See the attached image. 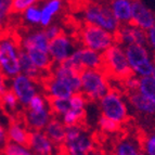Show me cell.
<instances>
[{"mask_svg":"<svg viewBox=\"0 0 155 155\" xmlns=\"http://www.w3.org/2000/svg\"><path fill=\"white\" fill-rule=\"evenodd\" d=\"M44 131L59 149H62V145L65 141V134H66V126L62 122V119L53 115L46 125Z\"/></svg>","mask_w":155,"mask_h":155,"instance_id":"cell-20","label":"cell"},{"mask_svg":"<svg viewBox=\"0 0 155 155\" xmlns=\"http://www.w3.org/2000/svg\"><path fill=\"white\" fill-rule=\"evenodd\" d=\"M1 97H2V109L7 113L14 114L15 112H18V107L21 105H20V102H18V98H16V96L12 90L9 89Z\"/></svg>","mask_w":155,"mask_h":155,"instance_id":"cell-31","label":"cell"},{"mask_svg":"<svg viewBox=\"0 0 155 155\" xmlns=\"http://www.w3.org/2000/svg\"><path fill=\"white\" fill-rule=\"evenodd\" d=\"M78 40L81 46L103 53L107 48L116 42L115 34L92 24H85L79 29Z\"/></svg>","mask_w":155,"mask_h":155,"instance_id":"cell-5","label":"cell"},{"mask_svg":"<svg viewBox=\"0 0 155 155\" xmlns=\"http://www.w3.org/2000/svg\"><path fill=\"white\" fill-rule=\"evenodd\" d=\"M152 75H153V76H154V77H155V70H154V72H153V74H152Z\"/></svg>","mask_w":155,"mask_h":155,"instance_id":"cell-45","label":"cell"},{"mask_svg":"<svg viewBox=\"0 0 155 155\" xmlns=\"http://www.w3.org/2000/svg\"><path fill=\"white\" fill-rule=\"evenodd\" d=\"M44 29H45V31H46V35L48 36V38H49L50 40L55 38L57 36H59V35H61V34L63 33L62 26L57 23H51L49 26L45 27Z\"/></svg>","mask_w":155,"mask_h":155,"instance_id":"cell-39","label":"cell"},{"mask_svg":"<svg viewBox=\"0 0 155 155\" xmlns=\"http://www.w3.org/2000/svg\"><path fill=\"white\" fill-rule=\"evenodd\" d=\"M22 20L29 26H40L41 22V7L38 5H31L21 13Z\"/></svg>","mask_w":155,"mask_h":155,"instance_id":"cell-28","label":"cell"},{"mask_svg":"<svg viewBox=\"0 0 155 155\" xmlns=\"http://www.w3.org/2000/svg\"><path fill=\"white\" fill-rule=\"evenodd\" d=\"M131 24L149 31L155 25V13L141 0H132Z\"/></svg>","mask_w":155,"mask_h":155,"instance_id":"cell-15","label":"cell"},{"mask_svg":"<svg viewBox=\"0 0 155 155\" xmlns=\"http://www.w3.org/2000/svg\"><path fill=\"white\" fill-rule=\"evenodd\" d=\"M64 63L79 72L87 68H103V53L81 46L75 48Z\"/></svg>","mask_w":155,"mask_h":155,"instance_id":"cell-9","label":"cell"},{"mask_svg":"<svg viewBox=\"0 0 155 155\" xmlns=\"http://www.w3.org/2000/svg\"><path fill=\"white\" fill-rule=\"evenodd\" d=\"M52 116L53 114L49 105L39 110L25 107L23 113V122L29 130H44Z\"/></svg>","mask_w":155,"mask_h":155,"instance_id":"cell-16","label":"cell"},{"mask_svg":"<svg viewBox=\"0 0 155 155\" xmlns=\"http://www.w3.org/2000/svg\"><path fill=\"white\" fill-rule=\"evenodd\" d=\"M116 41L124 47L128 45H147V31L140 28L131 23L122 24L115 33Z\"/></svg>","mask_w":155,"mask_h":155,"instance_id":"cell-12","label":"cell"},{"mask_svg":"<svg viewBox=\"0 0 155 155\" xmlns=\"http://www.w3.org/2000/svg\"><path fill=\"white\" fill-rule=\"evenodd\" d=\"M83 18L85 24H92L106 29L111 33H116L120 24L113 15L107 2L89 3L83 10Z\"/></svg>","mask_w":155,"mask_h":155,"instance_id":"cell-7","label":"cell"},{"mask_svg":"<svg viewBox=\"0 0 155 155\" xmlns=\"http://www.w3.org/2000/svg\"><path fill=\"white\" fill-rule=\"evenodd\" d=\"M40 0H12V13L21 14L23 11L31 5H38Z\"/></svg>","mask_w":155,"mask_h":155,"instance_id":"cell-36","label":"cell"},{"mask_svg":"<svg viewBox=\"0 0 155 155\" xmlns=\"http://www.w3.org/2000/svg\"><path fill=\"white\" fill-rule=\"evenodd\" d=\"M98 103L101 114L113 119L114 122L118 123L119 125L124 124L128 119L129 104L119 91L110 89L109 92L98 101Z\"/></svg>","mask_w":155,"mask_h":155,"instance_id":"cell-6","label":"cell"},{"mask_svg":"<svg viewBox=\"0 0 155 155\" xmlns=\"http://www.w3.org/2000/svg\"><path fill=\"white\" fill-rule=\"evenodd\" d=\"M8 141H9V138H8L7 128H5L3 125L0 124V152H2L3 147L8 143Z\"/></svg>","mask_w":155,"mask_h":155,"instance_id":"cell-42","label":"cell"},{"mask_svg":"<svg viewBox=\"0 0 155 155\" xmlns=\"http://www.w3.org/2000/svg\"><path fill=\"white\" fill-rule=\"evenodd\" d=\"M49 42L50 39L46 35L44 28L28 31L20 39V46L24 50L40 49L49 52Z\"/></svg>","mask_w":155,"mask_h":155,"instance_id":"cell-18","label":"cell"},{"mask_svg":"<svg viewBox=\"0 0 155 155\" xmlns=\"http://www.w3.org/2000/svg\"><path fill=\"white\" fill-rule=\"evenodd\" d=\"M107 5L120 25L131 23L132 0H109Z\"/></svg>","mask_w":155,"mask_h":155,"instance_id":"cell-21","label":"cell"},{"mask_svg":"<svg viewBox=\"0 0 155 155\" xmlns=\"http://www.w3.org/2000/svg\"><path fill=\"white\" fill-rule=\"evenodd\" d=\"M48 100H49L50 110H51L52 114H53L54 116L61 117L71 109L70 99H63V98L49 99L48 98Z\"/></svg>","mask_w":155,"mask_h":155,"instance_id":"cell-30","label":"cell"},{"mask_svg":"<svg viewBox=\"0 0 155 155\" xmlns=\"http://www.w3.org/2000/svg\"><path fill=\"white\" fill-rule=\"evenodd\" d=\"M37 80L26 76L25 74H18L10 79V90L14 92L20 105L25 109L31 100L39 93V86Z\"/></svg>","mask_w":155,"mask_h":155,"instance_id":"cell-10","label":"cell"},{"mask_svg":"<svg viewBox=\"0 0 155 155\" xmlns=\"http://www.w3.org/2000/svg\"><path fill=\"white\" fill-rule=\"evenodd\" d=\"M75 48V41L65 33L51 39L49 42V54L53 61V64L63 63L72 54Z\"/></svg>","mask_w":155,"mask_h":155,"instance_id":"cell-11","label":"cell"},{"mask_svg":"<svg viewBox=\"0 0 155 155\" xmlns=\"http://www.w3.org/2000/svg\"><path fill=\"white\" fill-rule=\"evenodd\" d=\"M63 9V0H46L41 7V22L42 28L49 26L53 22V18Z\"/></svg>","mask_w":155,"mask_h":155,"instance_id":"cell-24","label":"cell"},{"mask_svg":"<svg viewBox=\"0 0 155 155\" xmlns=\"http://www.w3.org/2000/svg\"><path fill=\"white\" fill-rule=\"evenodd\" d=\"M81 92L90 102H98L111 89L109 75L103 68H87L80 72Z\"/></svg>","mask_w":155,"mask_h":155,"instance_id":"cell-1","label":"cell"},{"mask_svg":"<svg viewBox=\"0 0 155 155\" xmlns=\"http://www.w3.org/2000/svg\"><path fill=\"white\" fill-rule=\"evenodd\" d=\"M41 85L44 87V92L49 99L53 98H63L70 99L74 93L73 89L64 80L60 79L58 77L52 76L49 73V75L46 76L41 81Z\"/></svg>","mask_w":155,"mask_h":155,"instance_id":"cell-14","label":"cell"},{"mask_svg":"<svg viewBox=\"0 0 155 155\" xmlns=\"http://www.w3.org/2000/svg\"><path fill=\"white\" fill-rule=\"evenodd\" d=\"M142 154L155 155V131L147 134L141 142Z\"/></svg>","mask_w":155,"mask_h":155,"instance_id":"cell-37","label":"cell"},{"mask_svg":"<svg viewBox=\"0 0 155 155\" xmlns=\"http://www.w3.org/2000/svg\"><path fill=\"white\" fill-rule=\"evenodd\" d=\"M127 102L134 112L147 117L155 116V104L149 99L143 97L139 91L128 93Z\"/></svg>","mask_w":155,"mask_h":155,"instance_id":"cell-19","label":"cell"},{"mask_svg":"<svg viewBox=\"0 0 155 155\" xmlns=\"http://www.w3.org/2000/svg\"><path fill=\"white\" fill-rule=\"evenodd\" d=\"M113 152L117 155H139L142 154L141 142L132 138H124L117 141Z\"/></svg>","mask_w":155,"mask_h":155,"instance_id":"cell-25","label":"cell"},{"mask_svg":"<svg viewBox=\"0 0 155 155\" xmlns=\"http://www.w3.org/2000/svg\"><path fill=\"white\" fill-rule=\"evenodd\" d=\"M18 60H20V70L22 74H25L26 76L37 80V81H42L44 78L48 75H44V73L39 70L37 65L33 62V60L28 55L27 51L24 49L20 50L18 54Z\"/></svg>","mask_w":155,"mask_h":155,"instance_id":"cell-23","label":"cell"},{"mask_svg":"<svg viewBox=\"0 0 155 155\" xmlns=\"http://www.w3.org/2000/svg\"><path fill=\"white\" fill-rule=\"evenodd\" d=\"M50 74L54 77L64 80L71 86L74 92L81 91V78H80V72L75 70L74 67L63 63L53 64L50 71Z\"/></svg>","mask_w":155,"mask_h":155,"instance_id":"cell-17","label":"cell"},{"mask_svg":"<svg viewBox=\"0 0 155 155\" xmlns=\"http://www.w3.org/2000/svg\"><path fill=\"white\" fill-rule=\"evenodd\" d=\"M20 40H16L11 36L1 37L0 48V71L9 79L21 73L20 70Z\"/></svg>","mask_w":155,"mask_h":155,"instance_id":"cell-8","label":"cell"},{"mask_svg":"<svg viewBox=\"0 0 155 155\" xmlns=\"http://www.w3.org/2000/svg\"><path fill=\"white\" fill-rule=\"evenodd\" d=\"M131 73L138 77L151 76L155 70V54L147 45H128L125 47Z\"/></svg>","mask_w":155,"mask_h":155,"instance_id":"cell-3","label":"cell"},{"mask_svg":"<svg viewBox=\"0 0 155 155\" xmlns=\"http://www.w3.org/2000/svg\"><path fill=\"white\" fill-rule=\"evenodd\" d=\"M86 116L85 110H75L71 107L64 115L61 116L62 122L64 123L65 126H74V125L83 124L84 119Z\"/></svg>","mask_w":155,"mask_h":155,"instance_id":"cell-29","label":"cell"},{"mask_svg":"<svg viewBox=\"0 0 155 155\" xmlns=\"http://www.w3.org/2000/svg\"><path fill=\"white\" fill-rule=\"evenodd\" d=\"M88 99L87 97L81 91L79 92H74L72 94V97L70 98V103L71 107L75 110H85V107L87 106L88 103Z\"/></svg>","mask_w":155,"mask_h":155,"instance_id":"cell-35","label":"cell"},{"mask_svg":"<svg viewBox=\"0 0 155 155\" xmlns=\"http://www.w3.org/2000/svg\"><path fill=\"white\" fill-rule=\"evenodd\" d=\"M12 14V0H0V28L3 27Z\"/></svg>","mask_w":155,"mask_h":155,"instance_id":"cell-34","label":"cell"},{"mask_svg":"<svg viewBox=\"0 0 155 155\" xmlns=\"http://www.w3.org/2000/svg\"><path fill=\"white\" fill-rule=\"evenodd\" d=\"M139 81H140V77L131 74V75L127 76L125 79H123L120 83L123 85V88L127 91V93H130V92H134V91H138Z\"/></svg>","mask_w":155,"mask_h":155,"instance_id":"cell-38","label":"cell"},{"mask_svg":"<svg viewBox=\"0 0 155 155\" xmlns=\"http://www.w3.org/2000/svg\"><path fill=\"white\" fill-rule=\"evenodd\" d=\"M0 48H1V37H0Z\"/></svg>","mask_w":155,"mask_h":155,"instance_id":"cell-44","label":"cell"},{"mask_svg":"<svg viewBox=\"0 0 155 155\" xmlns=\"http://www.w3.org/2000/svg\"><path fill=\"white\" fill-rule=\"evenodd\" d=\"M147 46L150 48V50L155 54V25L152 26L149 31H147Z\"/></svg>","mask_w":155,"mask_h":155,"instance_id":"cell-40","label":"cell"},{"mask_svg":"<svg viewBox=\"0 0 155 155\" xmlns=\"http://www.w3.org/2000/svg\"><path fill=\"white\" fill-rule=\"evenodd\" d=\"M27 145L33 154L50 155L61 152L44 130H31Z\"/></svg>","mask_w":155,"mask_h":155,"instance_id":"cell-13","label":"cell"},{"mask_svg":"<svg viewBox=\"0 0 155 155\" xmlns=\"http://www.w3.org/2000/svg\"><path fill=\"white\" fill-rule=\"evenodd\" d=\"M98 127L102 132L112 134L118 131L120 125H119L118 123L114 122L113 119L109 118V117H106L101 114L98 118Z\"/></svg>","mask_w":155,"mask_h":155,"instance_id":"cell-33","label":"cell"},{"mask_svg":"<svg viewBox=\"0 0 155 155\" xmlns=\"http://www.w3.org/2000/svg\"><path fill=\"white\" fill-rule=\"evenodd\" d=\"M103 70L109 77L120 81L131 75V68L123 45L116 41L103 52Z\"/></svg>","mask_w":155,"mask_h":155,"instance_id":"cell-2","label":"cell"},{"mask_svg":"<svg viewBox=\"0 0 155 155\" xmlns=\"http://www.w3.org/2000/svg\"><path fill=\"white\" fill-rule=\"evenodd\" d=\"M9 89H10V79L0 71V94L2 96Z\"/></svg>","mask_w":155,"mask_h":155,"instance_id":"cell-41","label":"cell"},{"mask_svg":"<svg viewBox=\"0 0 155 155\" xmlns=\"http://www.w3.org/2000/svg\"><path fill=\"white\" fill-rule=\"evenodd\" d=\"M26 51H27L31 59L33 60V62L37 65L39 70L42 73L49 74L52 65H53V61L50 57L49 52L40 49H28Z\"/></svg>","mask_w":155,"mask_h":155,"instance_id":"cell-26","label":"cell"},{"mask_svg":"<svg viewBox=\"0 0 155 155\" xmlns=\"http://www.w3.org/2000/svg\"><path fill=\"white\" fill-rule=\"evenodd\" d=\"M2 153L7 155H31V154H33V152L31 151L28 145L20 144V143L12 142V141H8V143L3 147Z\"/></svg>","mask_w":155,"mask_h":155,"instance_id":"cell-32","label":"cell"},{"mask_svg":"<svg viewBox=\"0 0 155 155\" xmlns=\"http://www.w3.org/2000/svg\"><path fill=\"white\" fill-rule=\"evenodd\" d=\"M2 107V97H1V94H0V109Z\"/></svg>","mask_w":155,"mask_h":155,"instance_id":"cell-43","label":"cell"},{"mask_svg":"<svg viewBox=\"0 0 155 155\" xmlns=\"http://www.w3.org/2000/svg\"><path fill=\"white\" fill-rule=\"evenodd\" d=\"M7 131H8L9 141L27 145L31 130L24 124V122H20L16 118H12L9 123Z\"/></svg>","mask_w":155,"mask_h":155,"instance_id":"cell-22","label":"cell"},{"mask_svg":"<svg viewBox=\"0 0 155 155\" xmlns=\"http://www.w3.org/2000/svg\"><path fill=\"white\" fill-rule=\"evenodd\" d=\"M62 149V153L71 155L90 154L94 151V141L81 124L67 126Z\"/></svg>","mask_w":155,"mask_h":155,"instance_id":"cell-4","label":"cell"},{"mask_svg":"<svg viewBox=\"0 0 155 155\" xmlns=\"http://www.w3.org/2000/svg\"><path fill=\"white\" fill-rule=\"evenodd\" d=\"M139 91L143 97L153 102L155 104V77L153 75L140 77L139 81Z\"/></svg>","mask_w":155,"mask_h":155,"instance_id":"cell-27","label":"cell"}]
</instances>
